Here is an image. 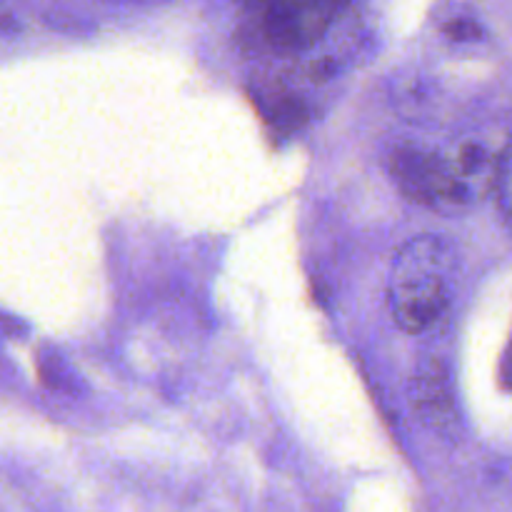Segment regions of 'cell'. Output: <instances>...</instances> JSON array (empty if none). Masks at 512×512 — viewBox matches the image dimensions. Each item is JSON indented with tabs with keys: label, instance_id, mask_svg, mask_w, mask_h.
Returning a JSON list of instances; mask_svg holds the SVG:
<instances>
[{
	"label": "cell",
	"instance_id": "cell-3",
	"mask_svg": "<svg viewBox=\"0 0 512 512\" xmlns=\"http://www.w3.org/2000/svg\"><path fill=\"white\" fill-rule=\"evenodd\" d=\"M413 405L428 428L440 430V433H450L453 430L455 403L445 370H440L438 365H430L428 370H423L415 378Z\"/></svg>",
	"mask_w": 512,
	"mask_h": 512
},
{
	"label": "cell",
	"instance_id": "cell-4",
	"mask_svg": "<svg viewBox=\"0 0 512 512\" xmlns=\"http://www.w3.org/2000/svg\"><path fill=\"white\" fill-rule=\"evenodd\" d=\"M435 153L418 148V145H403L390 153V173L403 195L413 203L430 205V188H433Z\"/></svg>",
	"mask_w": 512,
	"mask_h": 512
},
{
	"label": "cell",
	"instance_id": "cell-6",
	"mask_svg": "<svg viewBox=\"0 0 512 512\" xmlns=\"http://www.w3.org/2000/svg\"><path fill=\"white\" fill-rule=\"evenodd\" d=\"M248 3H255V5H258V3H263V0H248Z\"/></svg>",
	"mask_w": 512,
	"mask_h": 512
},
{
	"label": "cell",
	"instance_id": "cell-5",
	"mask_svg": "<svg viewBox=\"0 0 512 512\" xmlns=\"http://www.w3.org/2000/svg\"><path fill=\"white\" fill-rule=\"evenodd\" d=\"M445 33H448L453 40H470V38H478L480 28L478 23H473V20H453V23L445 25Z\"/></svg>",
	"mask_w": 512,
	"mask_h": 512
},
{
	"label": "cell",
	"instance_id": "cell-2",
	"mask_svg": "<svg viewBox=\"0 0 512 512\" xmlns=\"http://www.w3.org/2000/svg\"><path fill=\"white\" fill-rule=\"evenodd\" d=\"M353 0H263V35L273 48L300 50L320 38Z\"/></svg>",
	"mask_w": 512,
	"mask_h": 512
},
{
	"label": "cell",
	"instance_id": "cell-1",
	"mask_svg": "<svg viewBox=\"0 0 512 512\" xmlns=\"http://www.w3.org/2000/svg\"><path fill=\"white\" fill-rule=\"evenodd\" d=\"M453 250L438 235H420L398 250L390 268L388 305L395 325L410 335L425 333L450 303Z\"/></svg>",
	"mask_w": 512,
	"mask_h": 512
}]
</instances>
